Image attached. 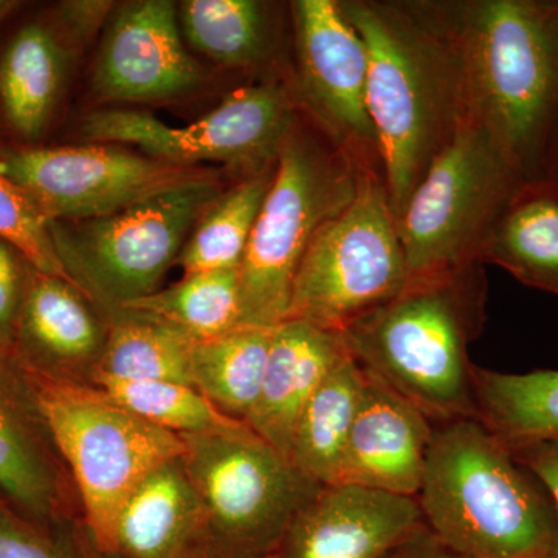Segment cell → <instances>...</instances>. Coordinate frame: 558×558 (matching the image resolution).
<instances>
[{
  "instance_id": "obj_1",
  "label": "cell",
  "mask_w": 558,
  "mask_h": 558,
  "mask_svg": "<svg viewBox=\"0 0 558 558\" xmlns=\"http://www.w3.org/2000/svg\"><path fill=\"white\" fill-rule=\"evenodd\" d=\"M457 51L465 120L524 182L548 179L558 143V0H429Z\"/></svg>"
},
{
  "instance_id": "obj_2",
  "label": "cell",
  "mask_w": 558,
  "mask_h": 558,
  "mask_svg": "<svg viewBox=\"0 0 558 558\" xmlns=\"http://www.w3.org/2000/svg\"><path fill=\"white\" fill-rule=\"evenodd\" d=\"M368 53V109L396 220L465 121L457 51L429 0H339Z\"/></svg>"
},
{
  "instance_id": "obj_3",
  "label": "cell",
  "mask_w": 558,
  "mask_h": 558,
  "mask_svg": "<svg viewBox=\"0 0 558 558\" xmlns=\"http://www.w3.org/2000/svg\"><path fill=\"white\" fill-rule=\"evenodd\" d=\"M484 264L410 278L341 332L351 357L435 425L476 418L469 344L486 322Z\"/></svg>"
},
{
  "instance_id": "obj_4",
  "label": "cell",
  "mask_w": 558,
  "mask_h": 558,
  "mask_svg": "<svg viewBox=\"0 0 558 558\" xmlns=\"http://www.w3.org/2000/svg\"><path fill=\"white\" fill-rule=\"evenodd\" d=\"M416 499L425 526L461 556L558 558L548 490L476 418L435 425Z\"/></svg>"
},
{
  "instance_id": "obj_5",
  "label": "cell",
  "mask_w": 558,
  "mask_h": 558,
  "mask_svg": "<svg viewBox=\"0 0 558 558\" xmlns=\"http://www.w3.org/2000/svg\"><path fill=\"white\" fill-rule=\"evenodd\" d=\"M363 172L300 110L238 269L242 325L274 328L288 318L301 260L323 227L357 196Z\"/></svg>"
},
{
  "instance_id": "obj_6",
  "label": "cell",
  "mask_w": 558,
  "mask_h": 558,
  "mask_svg": "<svg viewBox=\"0 0 558 558\" xmlns=\"http://www.w3.org/2000/svg\"><path fill=\"white\" fill-rule=\"evenodd\" d=\"M27 373L78 492L84 523L97 545L112 554L117 521L128 499L156 470L182 457L185 442L94 385Z\"/></svg>"
},
{
  "instance_id": "obj_7",
  "label": "cell",
  "mask_w": 558,
  "mask_h": 558,
  "mask_svg": "<svg viewBox=\"0 0 558 558\" xmlns=\"http://www.w3.org/2000/svg\"><path fill=\"white\" fill-rule=\"evenodd\" d=\"M229 185L223 174L100 218L53 220L51 240L69 281L105 315L153 295L197 220Z\"/></svg>"
},
{
  "instance_id": "obj_8",
  "label": "cell",
  "mask_w": 558,
  "mask_h": 558,
  "mask_svg": "<svg viewBox=\"0 0 558 558\" xmlns=\"http://www.w3.org/2000/svg\"><path fill=\"white\" fill-rule=\"evenodd\" d=\"M182 439L180 461L207 519L211 558L275 556L293 519L325 487L252 429Z\"/></svg>"
},
{
  "instance_id": "obj_9",
  "label": "cell",
  "mask_w": 558,
  "mask_h": 558,
  "mask_svg": "<svg viewBox=\"0 0 558 558\" xmlns=\"http://www.w3.org/2000/svg\"><path fill=\"white\" fill-rule=\"evenodd\" d=\"M405 252L384 175L363 172L357 196L312 241L286 319L343 332L409 282Z\"/></svg>"
},
{
  "instance_id": "obj_10",
  "label": "cell",
  "mask_w": 558,
  "mask_h": 558,
  "mask_svg": "<svg viewBox=\"0 0 558 558\" xmlns=\"http://www.w3.org/2000/svg\"><path fill=\"white\" fill-rule=\"evenodd\" d=\"M521 182L486 132L465 120L398 219L410 278L480 263L488 231Z\"/></svg>"
},
{
  "instance_id": "obj_11",
  "label": "cell",
  "mask_w": 558,
  "mask_h": 558,
  "mask_svg": "<svg viewBox=\"0 0 558 558\" xmlns=\"http://www.w3.org/2000/svg\"><path fill=\"white\" fill-rule=\"evenodd\" d=\"M300 110L289 80L253 81L189 126H168L145 110L109 108L83 117L80 134L182 167L222 165L234 178H247L277 163Z\"/></svg>"
},
{
  "instance_id": "obj_12",
  "label": "cell",
  "mask_w": 558,
  "mask_h": 558,
  "mask_svg": "<svg viewBox=\"0 0 558 558\" xmlns=\"http://www.w3.org/2000/svg\"><path fill=\"white\" fill-rule=\"evenodd\" d=\"M0 172L32 197L49 222L100 218L179 186L227 174L106 143L7 150L0 154Z\"/></svg>"
},
{
  "instance_id": "obj_13",
  "label": "cell",
  "mask_w": 558,
  "mask_h": 558,
  "mask_svg": "<svg viewBox=\"0 0 558 558\" xmlns=\"http://www.w3.org/2000/svg\"><path fill=\"white\" fill-rule=\"evenodd\" d=\"M289 9L290 84L300 109L363 171L384 175L368 109L365 44L344 17L339 0H295Z\"/></svg>"
},
{
  "instance_id": "obj_14",
  "label": "cell",
  "mask_w": 558,
  "mask_h": 558,
  "mask_svg": "<svg viewBox=\"0 0 558 558\" xmlns=\"http://www.w3.org/2000/svg\"><path fill=\"white\" fill-rule=\"evenodd\" d=\"M207 80L186 50L178 3L134 0L113 11L92 73V90L105 102L174 100Z\"/></svg>"
},
{
  "instance_id": "obj_15",
  "label": "cell",
  "mask_w": 558,
  "mask_h": 558,
  "mask_svg": "<svg viewBox=\"0 0 558 558\" xmlns=\"http://www.w3.org/2000/svg\"><path fill=\"white\" fill-rule=\"evenodd\" d=\"M0 495L43 526L84 520L27 371L0 344Z\"/></svg>"
},
{
  "instance_id": "obj_16",
  "label": "cell",
  "mask_w": 558,
  "mask_h": 558,
  "mask_svg": "<svg viewBox=\"0 0 558 558\" xmlns=\"http://www.w3.org/2000/svg\"><path fill=\"white\" fill-rule=\"evenodd\" d=\"M108 318L75 284L25 263L13 349L25 369L64 384L94 385Z\"/></svg>"
},
{
  "instance_id": "obj_17",
  "label": "cell",
  "mask_w": 558,
  "mask_h": 558,
  "mask_svg": "<svg viewBox=\"0 0 558 558\" xmlns=\"http://www.w3.org/2000/svg\"><path fill=\"white\" fill-rule=\"evenodd\" d=\"M425 526L416 498L325 486L293 519L277 558H387Z\"/></svg>"
},
{
  "instance_id": "obj_18",
  "label": "cell",
  "mask_w": 558,
  "mask_h": 558,
  "mask_svg": "<svg viewBox=\"0 0 558 558\" xmlns=\"http://www.w3.org/2000/svg\"><path fill=\"white\" fill-rule=\"evenodd\" d=\"M433 433L435 424L417 407L365 371L337 486L416 498Z\"/></svg>"
},
{
  "instance_id": "obj_19",
  "label": "cell",
  "mask_w": 558,
  "mask_h": 558,
  "mask_svg": "<svg viewBox=\"0 0 558 558\" xmlns=\"http://www.w3.org/2000/svg\"><path fill=\"white\" fill-rule=\"evenodd\" d=\"M343 336L301 319L274 328L259 398L245 418L248 428L290 459L293 433L304 407L323 380L349 357Z\"/></svg>"
},
{
  "instance_id": "obj_20",
  "label": "cell",
  "mask_w": 558,
  "mask_h": 558,
  "mask_svg": "<svg viewBox=\"0 0 558 558\" xmlns=\"http://www.w3.org/2000/svg\"><path fill=\"white\" fill-rule=\"evenodd\" d=\"M117 558H211L207 519L182 461L143 481L128 499L113 535Z\"/></svg>"
},
{
  "instance_id": "obj_21",
  "label": "cell",
  "mask_w": 558,
  "mask_h": 558,
  "mask_svg": "<svg viewBox=\"0 0 558 558\" xmlns=\"http://www.w3.org/2000/svg\"><path fill=\"white\" fill-rule=\"evenodd\" d=\"M183 39L220 68L289 80L282 22L275 3L259 0H185L178 3Z\"/></svg>"
},
{
  "instance_id": "obj_22",
  "label": "cell",
  "mask_w": 558,
  "mask_h": 558,
  "mask_svg": "<svg viewBox=\"0 0 558 558\" xmlns=\"http://www.w3.org/2000/svg\"><path fill=\"white\" fill-rule=\"evenodd\" d=\"M480 263L501 267L527 288L558 295V180L521 182L499 211Z\"/></svg>"
},
{
  "instance_id": "obj_23",
  "label": "cell",
  "mask_w": 558,
  "mask_h": 558,
  "mask_svg": "<svg viewBox=\"0 0 558 558\" xmlns=\"http://www.w3.org/2000/svg\"><path fill=\"white\" fill-rule=\"evenodd\" d=\"M365 388V371L349 355L314 392L293 433L290 461L322 486H337Z\"/></svg>"
},
{
  "instance_id": "obj_24",
  "label": "cell",
  "mask_w": 558,
  "mask_h": 558,
  "mask_svg": "<svg viewBox=\"0 0 558 558\" xmlns=\"http://www.w3.org/2000/svg\"><path fill=\"white\" fill-rule=\"evenodd\" d=\"M480 421L509 449L558 439V369L498 373L473 365Z\"/></svg>"
},
{
  "instance_id": "obj_25",
  "label": "cell",
  "mask_w": 558,
  "mask_h": 558,
  "mask_svg": "<svg viewBox=\"0 0 558 558\" xmlns=\"http://www.w3.org/2000/svg\"><path fill=\"white\" fill-rule=\"evenodd\" d=\"M65 54L57 36L40 24L21 28L0 60V101L11 126L38 138L57 108Z\"/></svg>"
},
{
  "instance_id": "obj_26",
  "label": "cell",
  "mask_w": 558,
  "mask_h": 558,
  "mask_svg": "<svg viewBox=\"0 0 558 558\" xmlns=\"http://www.w3.org/2000/svg\"><path fill=\"white\" fill-rule=\"evenodd\" d=\"M106 318L108 343L95 379L191 385V355L196 341L163 319L131 307L110 311Z\"/></svg>"
},
{
  "instance_id": "obj_27",
  "label": "cell",
  "mask_w": 558,
  "mask_h": 558,
  "mask_svg": "<svg viewBox=\"0 0 558 558\" xmlns=\"http://www.w3.org/2000/svg\"><path fill=\"white\" fill-rule=\"evenodd\" d=\"M274 328L241 325L216 339L196 341L191 385L220 411L245 422L259 398Z\"/></svg>"
},
{
  "instance_id": "obj_28",
  "label": "cell",
  "mask_w": 558,
  "mask_h": 558,
  "mask_svg": "<svg viewBox=\"0 0 558 558\" xmlns=\"http://www.w3.org/2000/svg\"><path fill=\"white\" fill-rule=\"evenodd\" d=\"M275 167L234 180L208 205L175 263L183 275L240 269Z\"/></svg>"
},
{
  "instance_id": "obj_29",
  "label": "cell",
  "mask_w": 558,
  "mask_h": 558,
  "mask_svg": "<svg viewBox=\"0 0 558 558\" xmlns=\"http://www.w3.org/2000/svg\"><path fill=\"white\" fill-rule=\"evenodd\" d=\"M124 307L163 319L194 341L216 339L242 325L240 274L238 269L186 274Z\"/></svg>"
},
{
  "instance_id": "obj_30",
  "label": "cell",
  "mask_w": 558,
  "mask_h": 558,
  "mask_svg": "<svg viewBox=\"0 0 558 558\" xmlns=\"http://www.w3.org/2000/svg\"><path fill=\"white\" fill-rule=\"evenodd\" d=\"M100 388L131 413L180 436L230 435L247 432L245 422L229 416L194 388L179 381H126L98 377Z\"/></svg>"
},
{
  "instance_id": "obj_31",
  "label": "cell",
  "mask_w": 558,
  "mask_h": 558,
  "mask_svg": "<svg viewBox=\"0 0 558 558\" xmlns=\"http://www.w3.org/2000/svg\"><path fill=\"white\" fill-rule=\"evenodd\" d=\"M0 558H117L97 545L84 520L43 526L0 495Z\"/></svg>"
},
{
  "instance_id": "obj_32",
  "label": "cell",
  "mask_w": 558,
  "mask_h": 558,
  "mask_svg": "<svg viewBox=\"0 0 558 558\" xmlns=\"http://www.w3.org/2000/svg\"><path fill=\"white\" fill-rule=\"evenodd\" d=\"M0 240L11 245L28 266L43 274L68 279L62 269L50 222L32 197L0 172Z\"/></svg>"
},
{
  "instance_id": "obj_33",
  "label": "cell",
  "mask_w": 558,
  "mask_h": 558,
  "mask_svg": "<svg viewBox=\"0 0 558 558\" xmlns=\"http://www.w3.org/2000/svg\"><path fill=\"white\" fill-rule=\"evenodd\" d=\"M25 260L0 240V344L13 348L14 328L24 289Z\"/></svg>"
},
{
  "instance_id": "obj_34",
  "label": "cell",
  "mask_w": 558,
  "mask_h": 558,
  "mask_svg": "<svg viewBox=\"0 0 558 558\" xmlns=\"http://www.w3.org/2000/svg\"><path fill=\"white\" fill-rule=\"evenodd\" d=\"M509 450L545 486L558 510V439L539 440Z\"/></svg>"
},
{
  "instance_id": "obj_35",
  "label": "cell",
  "mask_w": 558,
  "mask_h": 558,
  "mask_svg": "<svg viewBox=\"0 0 558 558\" xmlns=\"http://www.w3.org/2000/svg\"><path fill=\"white\" fill-rule=\"evenodd\" d=\"M113 7L116 3L105 0H73L61 3L60 14L76 39L87 40L110 20V14L116 11Z\"/></svg>"
},
{
  "instance_id": "obj_36",
  "label": "cell",
  "mask_w": 558,
  "mask_h": 558,
  "mask_svg": "<svg viewBox=\"0 0 558 558\" xmlns=\"http://www.w3.org/2000/svg\"><path fill=\"white\" fill-rule=\"evenodd\" d=\"M387 558H468L450 549L427 526L418 529L405 542L400 543Z\"/></svg>"
},
{
  "instance_id": "obj_37",
  "label": "cell",
  "mask_w": 558,
  "mask_h": 558,
  "mask_svg": "<svg viewBox=\"0 0 558 558\" xmlns=\"http://www.w3.org/2000/svg\"><path fill=\"white\" fill-rule=\"evenodd\" d=\"M21 3L14 2V0H0V24L5 20L7 16H10L14 10L20 9Z\"/></svg>"
},
{
  "instance_id": "obj_38",
  "label": "cell",
  "mask_w": 558,
  "mask_h": 558,
  "mask_svg": "<svg viewBox=\"0 0 558 558\" xmlns=\"http://www.w3.org/2000/svg\"><path fill=\"white\" fill-rule=\"evenodd\" d=\"M548 179L558 180V143L554 150L553 160H550Z\"/></svg>"
},
{
  "instance_id": "obj_39",
  "label": "cell",
  "mask_w": 558,
  "mask_h": 558,
  "mask_svg": "<svg viewBox=\"0 0 558 558\" xmlns=\"http://www.w3.org/2000/svg\"><path fill=\"white\" fill-rule=\"evenodd\" d=\"M266 558H277V556H270V557H266Z\"/></svg>"
}]
</instances>
